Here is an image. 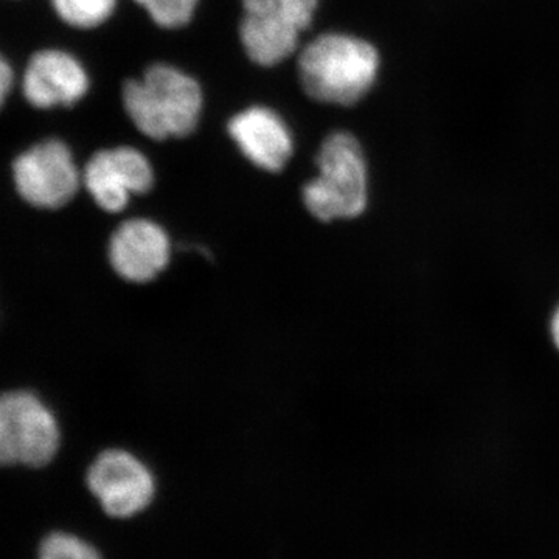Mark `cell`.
Wrapping results in <instances>:
<instances>
[{
    "label": "cell",
    "instance_id": "1",
    "mask_svg": "<svg viewBox=\"0 0 559 559\" xmlns=\"http://www.w3.org/2000/svg\"><path fill=\"white\" fill-rule=\"evenodd\" d=\"M380 57L371 44L355 36H319L300 55L301 86L322 103L352 106L377 80Z\"/></svg>",
    "mask_w": 559,
    "mask_h": 559
},
{
    "label": "cell",
    "instance_id": "2",
    "mask_svg": "<svg viewBox=\"0 0 559 559\" xmlns=\"http://www.w3.org/2000/svg\"><path fill=\"white\" fill-rule=\"evenodd\" d=\"M131 120L151 139L186 138L197 128L202 95L197 81L170 66H153L123 90Z\"/></svg>",
    "mask_w": 559,
    "mask_h": 559
},
{
    "label": "cell",
    "instance_id": "3",
    "mask_svg": "<svg viewBox=\"0 0 559 559\" xmlns=\"http://www.w3.org/2000/svg\"><path fill=\"white\" fill-rule=\"evenodd\" d=\"M319 176L304 189V201L320 221L362 215L369 202V176L362 150L347 132L331 134L318 156Z\"/></svg>",
    "mask_w": 559,
    "mask_h": 559
},
{
    "label": "cell",
    "instance_id": "4",
    "mask_svg": "<svg viewBox=\"0 0 559 559\" xmlns=\"http://www.w3.org/2000/svg\"><path fill=\"white\" fill-rule=\"evenodd\" d=\"M60 441L57 418L38 396L25 390L0 395V466L49 465Z\"/></svg>",
    "mask_w": 559,
    "mask_h": 559
},
{
    "label": "cell",
    "instance_id": "5",
    "mask_svg": "<svg viewBox=\"0 0 559 559\" xmlns=\"http://www.w3.org/2000/svg\"><path fill=\"white\" fill-rule=\"evenodd\" d=\"M319 0H242L245 17L240 35L250 60L275 66L297 47L307 31Z\"/></svg>",
    "mask_w": 559,
    "mask_h": 559
},
{
    "label": "cell",
    "instance_id": "6",
    "mask_svg": "<svg viewBox=\"0 0 559 559\" xmlns=\"http://www.w3.org/2000/svg\"><path fill=\"white\" fill-rule=\"evenodd\" d=\"M14 182L25 201L39 209H60L80 189L81 175L68 146L46 140L14 162Z\"/></svg>",
    "mask_w": 559,
    "mask_h": 559
},
{
    "label": "cell",
    "instance_id": "7",
    "mask_svg": "<svg viewBox=\"0 0 559 559\" xmlns=\"http://www.w3.org/2000/svg\"><path fill=\"white\" fill-rule=\"evenodd\" d=\"M92 495L114 518H131L150 506L154 479L150 469L130 452H103L87 473Z\"/></svg>",
    "mask_w": 559,
    "mask_h": 559
},
{
    "label": "cell",
    "instance_id": "8",
    "mask_svg": "<svg viewBox=\"0 0 559 559\" xmlns=\"http://www.w3.org/2000/svg\"><path fill=\"white\" fill-rule=\"evenodd\" d=\"M86 189L103 210L119 213L132 194H143L154 182L153 168L134 148L100 151L92 157L83 175Z\"/></svg>",
    "mask_w": 559,
    "mask_h": 559
},
{
    "label": "cell",
    "instance_id": "9",
    "mask_svg": "<svg viewBox=\"0 0 559 559\" xmlns=\"http://www.w3.org/2000/svg\"><path fill=\"white\" fill-rule=\"evenodd\" d=\"M170 253V238L153 221H127L110 238V264L128 282L146 283L156 278L167 267Z\"/></svg>",
    "mask_w": 559,
    "mask_h": 559
},
{
    "label": "cell",
    "instance_id": "10",
    "mask_svg": "<svg viewBox=\"0 0 559 559\" xmlns=\"http://www.w3.org/2000/svg\"><path fill=\"white\" fill-rule=\"evenodd\" d=\"M90 87L86 72L75 58L60 50L36 53L24 76V95L35 108L72 106Z\"/></svg>",
    "mask_w": 559,
    "mask_h": 559
},
{
    "label": "cell",
    "instance_id": "11",
    "mask_svg": "<svg viewBox=\"0 0 559 559\" xmlns=\"http://www.w3.org/2000/svg\"><path fill=\"white\" fill-rule=\"evenodd\" d=\"M231 139L257 167L280 171L293 154V139L277 114L264 108H250L229 123Z\"/></svg>",
    "mask_w": 559,
    "mask_h": 559
},
{
    "label": "cell",
    "instance_id": "12",
    "mask_svg": "<svg viewBox=\"0 0 559 559\" xmlns=\"http://www.w3.org/2000/svg\"><path fill=\"white\" fill-rule=\"evenodd\" d=\"M62 21L72 27L92 28L112 14L116 0H51Z\"/></svg>",
    "mask_w": 559,
    "mask_h": 559
},
{
    "label": "cell",
    "instance_id": "13",
    "mask_svg": "<svg viewBox=\"0 0 559 559\" xmlns=\"http://www.w3.org/2000/svg\"><path fill=\"white\" fill-rule=\"evenodd\" d=\"M38 559H102L100 554L86 540L70 533H50L43 539Z\"/></svg>",
    "mask_w": 559,
    "mask_h": 559
},
{
    "label": "cell",
    "instance_id": "14",
    "mask_svg": "<svg viewBox=\"0 0 559 559\" xmlns=\"http://www.w3.org/2000/svg\"><path fill=\"white\" fill-rule=\"evenodd\" d=\"M160 27L178 28L189 24L198 0H135Z\"/></svg>",
    "mask_w": 559,
    "mask_h": 559
},
{
    "label": "cell",
    "instance_id": "15",
    "mask_svg": "<svg viewBox=\"0 0 559 559\" xmlns=\"http://www.w3.org/2000/svg\"><path fill=\"white\" fill-rule=\"evenodd\" d=\"M11 84H13V72H11L9 62L0 57V108L9 97Z\"/></svg>",
    "mask_w": 559,
    "mask_h": 559
},
{
    "label": "cell",
    "instance_id": "16",
    "mask_svg": "<svg viewBox=\"0 0 559 559\" xmlns=\"http://www.w3.org/2000/svg\"><path fill=\"white\" fill-rule=\"evenodd\" d=\"M550 336L551 342H554L555 347H557L559 352V305L555 308L554 314H551Z\"/></svg>",
    "mask_w": 559,
    "mask_h": 559
}]
</instances>
